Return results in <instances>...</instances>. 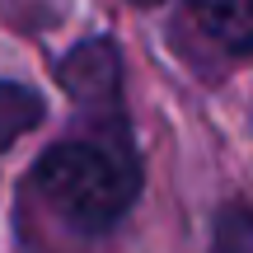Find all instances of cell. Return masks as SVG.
<instances>
[{
	"instance_id": "obj_5",
	"label": "cell",
	"mask_w": 253,
	"mask_h": 253,
	"mask_svg": "<svg viewBox=\"0 0 253 253\" xmlns=\"http://www.w3.org/2000/svg\"><path fill=\"white\" fill-rule=\"evenodd\" d=\"M216 253H253V207L235 202L216 216Z\"/></svg>"
},
{
	"instance_id": "obj_6",
	"label": "cell",
	"mask_w": 253,
	"mask_h": 253,
	"mask_svg": "<svg viewBox=\"0 0 253 253\" xmlns=\"http://www.w3.org/2000/svg\"><path fill=\"white\" fill-rule=\"evenodd\" d=\"M136 5H155V0H136Z\"/></svg>"
},
{
	"instance_id": "obj_3",
	"label": "cell",
	"mask_w": 253,
	"mask_h": 253,
	"mask_svg": "<svg viewBox=\"0 0 253 253\" xmlns=\"http://www.w3.org/2000/svg\"><path fill=\"white\" fill-rule=\"evenodd\" d=\"M192 24L230 52H253V0H188Z\"/></svg>"
},
{
	"instance_id": "obj_4",
	"label": "cell",
	"mask_w": 253,
	"mask_h": 253,
	"mask_svg": "<svg viewBox=\"0 0 253 253\" xmlns=\"http://www.w3.org/2000/svg\"><path fill=\"white\" fill-rule=\"evenodd\" d=\"M38 122H42V99L28 84L0 80V150L14 145L24 131H33Z\"/></svg>"
},
{
	"instance_id": "obj_1",
	"label": "cell",
	"mask_w": 253,
	"mask_h": 253,
	"mask_svg": "<svg viewBox=\"0 0 253 253\" xmlns=\"http://www.w3.org/2000/svg\"><path fill=\"white\" fill-rule=\"evenodd\" d=\"M38 188L47 207L75 235H103L126 216L141 192V164L131 145L99 136V141H61L38 164Z\"/></svg>"
},
{
	"instance_id": "obj_2",
	"label": "cell",
	"mask_w": 253,
	"mask_h": 253,
	"mask_svg": "<svg viewBox=\"0 0 253 253\" xmlns=\"http://www.w3.org/2000/svg\"><path fill=\"white\" fill-rule=\"evenodd\" d=\"M61 84L75 103H113L118 99V80H122V61L118 47L108 38H94V42L75 47L71 56L61 61Z\"/></svg>"
}]
</instances>
